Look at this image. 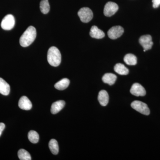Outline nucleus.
<instances>
[{
  "label": "nucleus",
  "instance_id": "obj_24",
  "mask_svg": "<svg viewBox=\"0 0 160 160\" xmlns=\"http://www.w3.org/2000/svg\"><path fill=\"white\" fill-rule=\"evenodd\" d=\"M5 128V125L3 123H0V136Z\"/></svg>",
  "mask_w": 160,
  "mask_h": 160
},
{
  "label": "nucleus",
  "instance_id": "obj_22",
  "mask_svg": "<svg viewBox=\"0 0 160 160\" xmlns=\"http://www.w3.org/2000/svg\"><path fill=\"white\" fill-rule=\"evenodd\" d=\"M18 156L21 160H31V156L28 151L24 149H21L18 152Z\"/></svg>",
  "mask_w": 160,
  "mask_h": 160
},
{
  "label": "nucleus",
  "instance_id": "obj_8",
  "mask_svg": "<svg viewBox=\"0 0 160 160\" xmlns=\"http://www.w3.org/2000/svg\"><path fill=\"white\" fill-rule=\"evenodd\" d=\"M140 44L142 46L144 50H148L150 49L153 46V43L152 42V38L149 35H143L140 37L139 40Z\"/></svg>",
  "mask_w": 160,
  "mask_h": 160
},
{
  "label": "nucleus",
  "instance_id": "obj_4",
  "mask_svg": "<svg viewBox=\"0 0 160 160\" xmlns=\"http://www.w3.org/2000/svg\"><path fill=\"white\" fill-rule=\"evenodd\" d=\"M131 107L135 110L145 115L150 114V110L146 103L139 101H135L131 103Z\"/></svg>",
  "mask_w": 160,
  "mask_h": 160
},
{
  "label": "nucleus",
  "instance_id": "obj_2",
  "mask_svg": "<svg viewBox=\"0 0 160 160\" xmlns=\"http://www.w3.org/2000/svg\"><path fill=\"white\" fill-rule=\"evenodd\" d=\"M47 60L51 66L57 67L59 66L62 60L61 52L55 46H52L49 49L47 53Z\"/></svg>",
  "mask_w": 160,
  "mask_h": 160
},
{
  "label": "nucleus",
  "instance_id": "obj_16",
  "mask_svg": "<svg viewBox=\"0 0 160 160\" xmlns=\"http://www.w3.org/2000/svg\"><path fill=\"white\" fill-rule=\"evenodd\" d=\"M70 81L67 78H63L60 80L54 85L55 88L59 90L66 89L69 86Z\"/></svg>",
  "mask_w": 160,
  "mask_h": 160
},
{
  "label": "nucleus",
  "instance_id": "obj_21",
  "mask_svg": "<svg viewBox=\"0 0 160 160\" xmlns=\"http://www.w3.org/2000/svg\"><path fill=\"white\" fill-rule=\"evenodd\" d=\"M28 139L31 142L36 144L38 142L39 136L36 131L31 130L29 132L28 135Z\"/></svg>",
  "mask_w": 160,
  "mask_h": 160
},
{
  "label": "nucleus",
  "instance_id": "obj_5",
  "mask_svg": "<svg viewBox=\"0 0 160 160\" xmlns=\"http://www.w3.org/2000/svg\"><path fill=\"white\" fill-rule=\"evenodd\" d=\"M15 23V18L12 14H8L5 17L1 22L2 29L6 30H11L14 27Z\"/></svg>",
  "mask_w": 160,
  "mask_h": 160
},
{
  "label": "nucleus",
  "instance_id": "obj_7",
  "mask_svg": "<svg viewBox=\"0 0 160 160\" xmlns=\"http://www.w3.org/2000/svg\"><path fill=\"white\" fill-rule=\"evenodd\" d=\"M124 29L122 26H118L112 27L108 32V35L111 39H116L124 33Z\"/></svg>",
  "mask_w": 160,
  "mask_h": 160
},
{
  "label": "nucleus",
  "instance_id": "obj_14",
  "mask_svg": "<svg viewBox=\"0 0 160 160\" xmlns=\"http://www.w3.org/2000/svg\"><path fill=\"white\" fill-rule=\"evenodd\" d=\"M10 86L2 78H0V93L7 96L10 92Z\"/></svg>",
  "mask_w": 160,
  "mask_h": 160
},
{
  "label": "nucleus",
  "instance_id": "obj_12",
  "mask_svg": "<svg viewBox=\"0 0 160 160\" xmlns=\"http://www.w3.org/2000/svg\"><path fill=\"white\" fill-rule=\"evenodd\" d=\"M98 100L102 106H107L109 101V96L108 92L106 90H101L99 92Z\"/></svg>",
  "mask_w": 160,
  "mask_h": 160
},
{
  "label": "nucleus",
  "instance_id": "obj_17",
  "mask_svg": "<svg viewBox=\"0 0 160 160\" xmlns=\"http://www.w3.org/2000/svg\"><path fill=\"white\" fill-rule=\"evenodd\" d=\"M114 71L118 74L122 75H126L129 73V69L121 63H118L114 66Z\"/></svg>",
  "mask_w": 160,
  "mask_h": 160
},
{
  "label": "nucleus",
  "instance_id": "obj_20",
  "mask_svg": "<svg viewBox=\"0 0 160 160\" xmlns=\"http://www.w3.org/2000/svg\"><path fill=\"white\" fill-rule=\"evenodd\" d=\"M40 10L43 14H47L50 10V6L48 0H42L40 4Z\"/></svg>",
  "mask_w": 160,
  "mask_h": 160
},
{
  "label": "nucleus",
  "instance_id": "obj_15",
  "mask_svg": "<svg viewBox=\"0 0 160 160\" xmlns=\"http://www.w3.org/2000/svg\"><path fill=\"white\" fill-rule=\"evenodd\" d=\"M117 78V77L116 75L113 73H107L103 76L102 79L104 83L112 86L115 82Z\"/></svg>",
  "mask_w": 160,
  "mask_h": 160
},
{
  "label": "nucleus",
  "instance_id": "obj_23",
  "mask_svg": "<svg viewBox=\"0 0 160 160\" xmlns=\"http://www.w3.org/2000/svg\"><path fill=\"white\" fill-rule=\"evenodd\" d=\"M152 6L154 8H157L160 6V0H152Z\"/></svg>",
  "mask_w": 160,
  "mask_h": 160
},
{
  "label": "nucleus",
  "instance_id": "obj_9",
  "mask_svg": "<svg viewBox=\"0 0 160 160\" xmlns=\"http://www.w3.org/2000/svg\"><path fill=\"white\" fill-rule=\"evenodd\" d=\"M130 92L132 94L137 97L144 96L146 94V91L145 88L138 83H134L132 85Z\"/></svg>",
  "mask_w": 160,
  "mask_h": 160
},
{
  "label": "nucleus",
  "instance_id": "obj_18",
  "mask_svg": "<svg viewBox=\"0 0 160 160\" xmlns=\"http://www.w3.org/2000/svg\"><path fill=\"white\" fill-rule=\"evenodd\" d=\"M124 61L127 65L129 66H134L137 63V58L134 55L129 53L125 56Z\"/></svg>",
  "mask_w": 160,
  "mask_h": 160
},
{
  "label": "nucleus",
  "instance_id": "obj_13",
  "mask_svg": "<svg viewBox=\"0 0 160 160\" xmlns=\"http://www.w3.org/2000/svg\"><path fill=\"white\" fill-rule=\"evenodd\" d=\"M65 101H58L55 102L52 105L51 107V112L52 114H55L61 111L65 106Z\"/></svg>",
  "mask_w": 160,
  "mask_h": 160
},
{
  "label": "nucleus",
  "instance_id": "obj_10",
  "mask_svg": "<svg viewBox=\"0 0 160 160\" xmlns=\"http://www.w3.org/2000/svg\"><path fill=\"white\" fill-rule=\"evenodd\" d=\"M18 106L21 109L24 110H30L32 107V104L30 100L27 97L23 96L20 99Z\"/></svg>",
  "mask_w": 160,
  "mask_h": 160
},
{
  "label": "nucleus",
  "instance_id": "obj_1",
  "mask_svg": "<svg viewBox=\"0 0 160 160\" xmlns=\"http://www.w3.org/2000/svg\"><path fill=\"white\" fill-rule=\"evenodd\" d=\"M37 36L36 29L30 26L24 32L20 38V44L23 47H28L34 42Z\"/></svg>",
  "mask_w": 160,
  "mask_h": 160
},
{
  "label": "nucleus",
  "instance_id": "obj_19",
  "mask_svg": "<svg viewBox=\"0 0 160 160\" xmlns=\"http://www.w3.org/2000/svg\"><path fill=\"white\" fill-rule=\"evenodd\" d=\"M49 149L52 153L54 155H57L58 153L59 146L57 141L55 139H51L49 143Z\"/></svg>",
  "mask_w": 160,
  "mask_h": 160
},
{
  "label": "nucleus",
  "instance_id": "obj_3",
  "mask_svg": "<svg viewBox=\"0 0 160 160\" xmlns=\"http://www.w3.org/2000/svg\"><path fill=\"white\" fill-rule=\"evenodd\" d=\"M78 15L80 20L84 23H88L93 18V13L91 9L88 7H83L78 12Z\"/></svg>",
  "mask_w": 160,
  "mask_h": 160
},
{
  "label": "nucleus",
  "instance_id": "obj_11",
  "mask_svg": "<svg viewBox=\"0 0 160 160\" xmlns=\"http://www.w3.org/2000/svg\"><path fill=\"white\" fill-rule=\"evenodd\" d=\"M89 35L92 38L96 39H102L105 37L104 32L98 29L97 26H92L90 29Z\"/></svg>",
  "mask_w": 160,
  "mask_h": 160
},
{
  "label": "nucleus",
  "instance_id": "obj_6",
  "mask_svg": "<svg viewBox=\"0 0 160 160\" xmlns=\"http://www.w3.org/2000/svg\"><path fill=\"white\" fill-rule=\"evenodd\" d=\"M118 9V6L116 3L109 2L105 5L104 9V15L106 17H111L114 15Z\"/></svg>",
  "mask_w": 160,
  "mask_h": 160
}]
</instances>
